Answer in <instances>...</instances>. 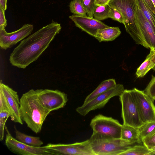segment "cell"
I'll use <instances>...</instances> for the list:
<instances>
[{
    "instance_id": "cell-1",
    "label": "cell",
    "mask_w": 155,
    "mask_h": 155,
    "mask_svg": "<svg viewBox=\"0 0 155 155\" xmlns=\"http://www.w3.org/2000/svg\"><path fill=\"white\" fill-rule=\"evenodd\" d=\"M61 28L60 24L52 21L21 41L10 54V63L18 68H25L39 58Z\"/></svg>"
},
{
    "instance_id": "cell-2",
    "label": "cell",
    "mask_w": 155,
    "mask_h": 155,
    "mask_svg": "<svg viewBox=\"0 0 155 155\" xmlns=\"http://www.w3.org/2000/svg\"><path fill=\"white\" fill-rule=\"evenodd\" d=\"M21 118L27 127L37 134L51 111L40 101L36 90L31 89L23 94L20 99Z\"/></svg>"
},
{
    "instance_id": "cell-3",
    "label": "cell",
    "mask_w": 155,
    "mask_h": 155,
    "mask_svg": "<svg viewBox=\"0 0 155 155\" xmlns=\"http://www.w3.org/2000/svg\"><path fill=\"white\" fill-rule=\"evenodd\" d=\"M108 4L122 14L126 31L136 43L147 48L135 19V12L137 0H110Z\"/></svg>"
},
{
    "instance_id": "cell-4",
    "label": "cell",
    "mask_w": 155,
    "mask_h": 155,
    "mask_svg": "<svg viewBox=\"0 0 155 155\" xmlns=\"http://www.w3.org/2000/svg\"><path fill=\"white\" fill-rule=\"evenodd\" d=\"M88 140L95 155H120L133 146L121 138H115L94 132Z\"/></svg>"
},
{
    "instance_id": "cell-5",
    "label": "cell",
    "mask_w": 155,
    "mask_h": 155,
    "mask_svg": "<svg viewBox=\"0 0 155 155\" xmlns=\"http://www.w3.org/2000/svg\"><path fill=\"white\" fill-rule=\"evenodd\" d=\"M123 125L139 128L143 124L131 90L124 89L119 96Z\"/></svg>"
},
{
    "instance_id": "cell-6",
    "label": "cell",
    "mask_w": 155,
    "mask_h": 155,
    "mask_svg": "<svg viewBox=\"0 0 155 155\" xmlns=\"http://www.w3.org/2000/svg\"><path fill=\"white\" fill-rule=\"evenodd\" d=\"M90 125L94 132L120 138L123 125L112 117L98 114L92 119Z\"/></svg>"
},
{
    "instance_id": "cell-7",
    "label": "cell",
    "mask_w": 155,
    "mask_h": 155,
    "mask_svg": "<svg viewBox=\"0 0 155 155\" xmlns=\"http://www.w3.org/2000/svg\"><path fill=\"white\" fill-rule=\"evenodd\" d=\"M124 90L123 85L117 84L114 87L102 94L76 109L80 115L84 116L90 112L104 107L110 99L116 96H119Z\"/></svg>"
},
{
    "instance_id": "cell-8",
    "label": "cell",
    "mask_w": 155,
    "mask_h": 155,
    "mask_svg": "<svg viewBox=\"0 0 155 155\" xmlns=\"http://www.w3.org/2000/svg\"><path fill=\"white\" fill-rule=\"evenodd\" d=\"M5 128L7 134L5 144L12 152L22 155H56L54 152L46 148L44 146L35 147L20 142L12 136L6 127Z\"/></svg>"
},
{
    "instance_id": "cell-9",
    "label": "cell",
    "mask_w": 155,
    "mask_h": 155,
    "mask_svg": "<svg viewBox=\"0 0 155 155\" xmlns=\"http://www.w3.org/2000/svg\"><path fill=\"white\" fill-rule=\"evenodd\" d=\"M44 147L54 152L56 155H95L88 139L69 144L49 143Z\"/></svg>"
},
{
    "instance_id": "cell-10",
    "label": "cell",
    "mask_w": 155,
    "mask_h": 155,
    "mask_svg": "<svg viewBox=\"0 0 155 155\" xmlns=\"http://www.w3.org/2000/svg\"><path fill=\"white\" fill-rule=\"evenodd\" d=\"M131 91L144 124L155 121L154 101L143 91L134 88Z\"/></svg>"
},
{
    "instance_id": "cell-11",
    "label": "cell",
    "mask_w": 155,
    "mask_h": 155,
    "mask_svg": "<svg viewBox=\"0 0 155 155\" xmlns=\"http://www.w3.org/2000/svg\"><path fill=\"white\" fill-rule=\"evenodd\" d=\"M36 90L41 103L51 112L63 107L68 101L67 94L58 90L48 89Z\"/></svg>"
},
{
    "instance_id": "cell-12",
    "label": "cell",
    "mask_w": 155,
    "mask_h": 155,
    "mask_svg": "<svg viewBox=\"0 0 155 155\" xmlns=\"http://www.w3.org/2000/svg\"><path fill=\"white\" fill-rule=\"evenodd\" d=\"M34 28L32 25L25 24L18 30L7 32L5 29H0V47L6 50L15 45L30 35Z\"/></svg>"
},
{
    "instance_id": "cell-13",
    "label": "cell",
    "mask_w": 155,
    "mask_h": 155,
    "mask_svg": "<svg viewBox=\"0 0 155 155\" xmlns=\"http://www.w3.org/2000/svg\"><path fill=\"white\" fill-rule=\"evenodd\" d=\"M135 14L136 22L147 48L155 49V33L138 4Z\"/></svg>"
},
{
    "instance_id": "cell-14",
    "label": "cell",
    "mask_w": 155,
    "mask_h": 155,
    "mask_svg": "<svg viewBox=\"0 0 155 155\" xmlns=\"http://www.w3.org/2000/svg\"><path fill=\"white\" fill-rule=\"evenodd\" d=\"M0 89L2 91L7 100L11 120L22 125L23 120L20 113V100L17 92L1 82Z\"/></svg>"
},
{
    "instance_id": "cell-15",
    "label": "cell",
    "mask_w": 155,
    "mask_h": 155,
    "mask_svg": "<svg viewBox=\"0 0 155 155\" xmlns=\"http://www.w3.org/2000/svg\"><path fill=\"white\" fill-rule=\"evenodd\" d=\"M69 17L77 27L94 37L98 30L109 27L101 21L87 15L81 16L73 15Z\"/></svg>"
},
{
    "instance_id": "cell-16",
    "label": "cell",
    "mask_w": 155,
    "mask_h": 155,
    "mask_svg": "<svg viewBox=\"0 0 155 155\" xmlns=\"http://www.w3.org/2000/svg\"><path fill=\"white\" fill-rule=\"evenodd\" d=\"M151 69L155 71V49H150L145 60L137 68L136 76L138 78L143 77Z\"/></svg>"
},
{
    "instance_id": "cell-17",
    "label": "cell",
    "mask_w": 155,
    "mask_h": 155,
    "mask_svg": "<svg viewBox=\"0 0 155 155\" xmlns=\"http://www.w3.org/2000/svg\"><path fill=\"white\" fill-rule=\"evenodd\" d=\"M121 31L118 27H111L98 30L94 38L99 42L114 40L121 34Z\"/></svg>"
},
{
    "instance_id": "cell-18",
    "label": "cell",
    "mask_w": 155,
    "mask_h": 155,
    "mask_svg": "<svg viewBox=\"0 0 155 155\" xmlns=\"http://www.w3.org/2000/svg\"><path fill=\"white\" fill-rule=\"evenodd\" d=\"M120 138L133 144L142 142L140 138L138 128L127 125H123Z\"/></svg>"
},
{
    "instance_id": "cell-19",
    "label": "cell",
    "mask_w": 155,
    "mask_h": 155,
    "mask_svg": "<svg viewBox=\"0 0 155 155\" xmlns=\"http://www.w3.org/2000/svg\"><path fill=\"white\" fill-rule=\"evenodd\" d=\"M117 84L114 79H110L102 81L92 93L85 98L84 103H86L97 96L115 87Z\"/></svg>"
},
{
    "instance_id": "cell-20",
    "label": "cell",
    "mask_w": 155,
    "mask_h": 155,
    "mask_svg": "<svg viewBox=\"0 0 155 155\" xmlns=\"http://www.w3.org/2000/svg\"><path fill=\"white\" fill-rule=\"evenodd\" d=\"M15 138L18 141L26 144L35 147H39L43 142L39 137L31 136L21 132L15 129Z\"/></svg>"
},
{
    "instance_id": "cell-21",
    "label": "cell",
    "mask_w": 155,
    "mask_h": 155,
    "mask_svg": "<svg viewBox=\"0 0 155 155\" xmlns=\"http://www.w3.org/2000/svg\"><path fill=\"white\" fill-rule=\"evenodd\" d=\"M137 4L155 33V14L147 7L143 0H137Z\"/></svg>"
},
{
    "instance_id": "cell-22",
    "label": "cell",
    "mask_w": 155,
    "mask_h": 155,
    "mask_svg": "<svg viewBox=\"0 0 155 155\" xmlns=\"http://www.w3.org/2000/svg\"><path fill=\"white\" fill-rule=\"evenodd\" d=\"M110 6L108 4L96 6L93 13L94 18L99 21L109 18Z\"/></svg>"
},
{
    "instance_id": "cell-23",
    "label": "cell",
    "mask_w": 155,
    "mask_h": 155,
    "mask_svg": "<svg viewBox=\"0 0 155 155\" xmlns=\"http://www.w3.org/2000/svg\"><path fill=\"white\" fill-rule=\"evenodd\" d=\"M138 129L142 141L143 139L155 132V121L145 123Z\"/></svg>"
},
{
    "instance_id": "cell-24",
    "label": "cell",
    "mask_w": 155,
    "mask_h": 155,
    "mask_svg": "<svg viewBox=\"0 0 155 155\" xmlns=\"http://www.w3.org/2000/svg\"><path fill=\"white\" fill-rule=\"evenodd\" d=\"M152 150L144 145H135L122 153L120 155H148Z\"/></svg>"
},
{
    "instance_id": "cell-25",
    "label": "cell",
    "mask_w": 155,
    "mask_h": 155,
    "mask_svg": "<svg viewBox=\"0 0 155 155\" xmlns=\"http://www.w3.org/2000/svg\"><path fill=\"white\" fill-rule=\"evenodd\" d=\"M70 10L74 15L81 16H87L82 5L78 0H73L69 5Z\"/></svg>"
},
{
    "instance_id": "cell-26",
    "label": "cell",
    "mask_w": 155,
    "mask_h": 155,
    "mask_svg": "<svg viewBox=\"0 0 155 155\" xmlns=\"http://www.w3.org/2000/svg\"><path fill=\"white\" fill-rule=\"evenodd\" d=\"M83 6L87 15L93 18V13L96 6L94 0H78Z\"/></svg>"
},
{
    "instance_id": "cell-27",
    "label": "cell",
    "mask_w": 155,
    "mask_h": 155,
    "mask_svg": "<svg viewBox=\"0 0 155 155\" xmlns=\"http://www.w3.org/2000/svg\"><path fill=\"white\" fill-rule=\"evenodd\" d=\"M109 18L124 24V21L122 14L116 8L110 7L109 12Z\"/></svg>"
},
{
    "instance_id": "cell-28",
    "label": "cell",
    "mask_w": 155,
    "mask_h": 155,
    "mask_svg": "<svg viewBox=\"0 0 155 155\" xmlns=\"http://www.w3.org/2000/svg\"><path fill=\"white\" fill-rule=\"evenodd\" d=\"M142 141L149 150H152L155 149V132L143 139Z\"/></svg>"
},
{
    "instance_id": "cell-29",
    "label": "cell",
    "mask_w": 155,
    "mask_h": 155,
    "mask_svg": "<svg viewBox=\"0 0 155 155\" xmlns=\"http://www.w3.org/2000/svg\"><path fill=\"white\" fill-rule=\"evenodd\" d=\"M143 91L152 99L155 95V76L152 75L151 79Z\"/></svg>"
},
{
    "instance_id": "cell-30",
    "label": "cell",
    "mask_w": 155,
    "mask_h": 155,
    "mask_svg": "<svg viewBox=\"0 0 155 155\" xmlns=\"http://www.w3.org/2000/svg\"><path fill=\"white\" fill-rule=\"evenodd\" d=\"M2 110H7L9 112L6 98L2 91L0 89V111Z\"/></svg>"
},
{
    "instance_id": "cell-31",
    "label": "cell",
    "mask_w": 155,
    "mask_h": 155,
    "mask_svg": "<svg viewBox=\"0 0 155 155\" xmlns=\"http://www.w3.org/2000/svg\"><path fill=\"white\" fill-rule=\"evenodd\" d=\"M7 25L5 16V10L0 7V29H5Z\"/></svg>"
},
{
    "instance_id": "cell-32",
    "label": "cell",
    "mask_w": 155,
    "mask_h": 155,
    "mask_svg": "<svg viewBox=\"0 0 155 155\" xmlns=\"http://www.w3.org/2000/svg\"><path fill=\"white\" fill-rule=\"evenodd\" d=\"M8 117L0 119V140L2 141L4 137V130L6 122Z\"/></svg>"
},
{
    "instance_id": "cell-33",
    "label": "cell",
    "mask_w": 155,
    "mask_h": 155,
    "mask_svg": "<svg viewBox=\"0 0 155 155\" xmlns=\"http://www.w3.org/2000/svg\"><path fill=\"white\" fill-rule=\"evenodd\" d=\"M147 7L155 14V7L151 0H143Z\"/></svg>"
},
{
    "instance_id": "cell-34",
    "label": "cell",
    "mask_w": 155,
    "mask_h": 155,
    "mask_svg": "<svg viewBox=\"0 0 155 155\" xmlns=\"http://www.w3.org/2000/svg\"><path fill=\"white\" fill-rule=\"evenodd\" d=\"M96 6L108 4L110 0H94Z\"/></svg>"
},
{
    "instance_id": "cell-35",
    "label": "cell",
    "mask_w": 155,
    "mask_h": 155,
    "mask_svg": "<svg viewBox=\"0 0 155 155\" xmlns=\"http://www.w3.org/2000/svg\"><path fill=\"white\" fill-rule=\"evenodd\" d=\"M10 112L7 110L0 111V119L10 117Z\"/></svg>"
},
{
    "instance_id": "cell-36",
    "label": "cell",
    "mask_w": 155,
    "mask_h": 155,
    "mask_svg": "<svg viewBox=\"0 0 155 155\" xmlns=\"http://www.w3.org/2000/svg\"><path fill=\"white\" fill-rule=\"evenodd\" d=\"M7 0H0V7L5 11L7 8Z\"/></svg>"
},
{
    "instance_id": "cell-37",
    "label": "cell",
    "mask_w": 155,
    "mask_h": 155,
    "mask_svg": "<svg viewBox=\"0 0 155 155\" xmlns=\"http://www.w3.org/2000/svg\"><path fill=\"white\" fill-rule=\"evenodd\" d=\"M155 154V148L152 150L149 154L148 155Z\"/></svg>"
},
{
    "instance_id": "cell-38",
    "label": "cell",
    "mask_w": 155,
    "mask_h": 155,
    "mask_svg": "<svg viewBox=\"0 0 155 155\" xmlns=\"http://www.w3.org/2000/svg\"><path fill=\"white\" fill-rule=\"evenodd\" d=\"M152 100L153 101H154L155 100V95L152 98Z\"/></svg>"
}]
</instances>
